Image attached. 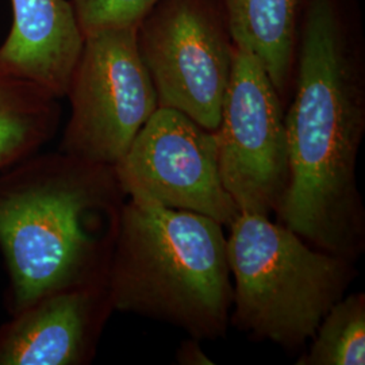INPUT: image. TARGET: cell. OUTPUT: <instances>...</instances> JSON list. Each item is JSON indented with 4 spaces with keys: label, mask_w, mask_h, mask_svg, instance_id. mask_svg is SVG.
I'll return each mask as SVG.
<instances>
[{
    "label": "cell",
    "mask_w": 365,
    "mask_h": 365,
    "mask_svg": "<svg viewBox=\"0 0 365 365\" xmlns=\"http://www.w3.org/2000/svg\"><path fill=\"white\" fill-rule=\"evenodd\" d=\"M295 66L284 113L289 184L276 218L315 248L356 261L365 247L364 66L339 0H309Z\"/></svg>",
    "instance_id": "6da1fadb"
},
{
    "label": "cell",
    "mask_w": 365,
    "mask_h": 365,
    "mask_svg": "<svg viewBox=\"0 0 365 365\" xmlns=\"http://www.w3.org/2000/svg\"><path fill=\"white\" fill-rule=\"evenodd\" d=\"M125 199L115 167L58 149L0 170L9 315L52 292L107 284Z\"/></svg>",
    "instance_id": "7a4b0ae2"
},
{
    "label": "cell",
    "mask_w": 365,
    "mask_h": 365,
    "mask_svg": "<svg viewBox=\"0 0 365 365\" xmlns=\"http://www.w3.org/2000/svg\"><path fill=\"white\" fill-rule=\"evenodd\" d=\"M230 276L221 223L126 194L107 274L114 312L167 322L199 341L222 339L230 327Z\"/></svg>",
    "instance_id": "3957f363"
},
{
    "label": "cell",
    "mask_w": 365,
    "mask_h": 365,
    "mask_svg": "<svg viewBox=\"0 0 365 365\" xmlns=\"http://www.w3.org/2000/svg\"><path fill=\"white\" fill-rule=\"evenodd\" d=\"M229 227L230 325L250 339L298 349L345 295L357 274L354 261L315 248L260 214L240 212Z\"/></svg>",
    "instance_id": "277c9868"
},
{
    "label": "cell",
    "mask_w": 365,
    "mask_h": 365,
    "mask_svg": "<svg viewBox=\"0 0 365 365\" xmlns=\"http://www.w3.org/2000/svg\"><path fill=\"white\" fill-rule=\"evenodd\" d=\"M138 26L114 27L84 37L66 96L71 117L58 150L115 167L158 107L141 58Z\"/></svg>",
    "instance_id": "5b68a950"
},
{
    "label": "cell",
    "mask_w": 365,
    "mask_h": 365,
    "mask_svg": "<svg viewBox=\"0 0 365 365\" xmlns=\"http://www.w3.org/2000/svg\"><path fill=\"white\" fill-rule=\"evenodd\" d=\"M137 42L158 107L217 130L235 48L221 0H160L140 22Z\"/></svg>",
    "instance_id": "8992f818"
},
{
    "label": "cell",
    "mask_w": 365,
    "mask_h": 365,
    "mask_svg": "<svg viewBox=\"0 0 365 365\" xmlns=\"http://www.w3.org/2000/svg\"><path fill=\"white\" fill-rule=\"evenodd\" d=\"M283 99L260 60L235 45L215 130L220 173L240 212L269 217L289 184Z\"/></svg>",
    "instance_id": "52a82bcc"
},
{
    "label": "cell",
    "mask_w": 365,
    "mask_h": 365,
    "mask_svg": "<svg viewBox=\"0 0 365 365\" xmlns=\"http://www.w3.org/2000/svg\"><path fill=\"white\" fill-rule=\"evenodd\" d=\"M125 194L138 191L167 209L230 226L240 215L220 173L215 131L180 111L157 107L115 165Z\"/></svg>",
    "instance_id": "ba28073f"
},
{
    "label": "cell",
    "mask_w": 365,
    "mask_h": 365,
    "mask_svg": "<svg viewBox=\"0 0 365 365\" xmlns=\"http://www.w3.org/2000/svg\"><path fill=\"white\" fill-rule=\"evenodd\" d=\"M113 313L106 283L45 295L0 325V365H88Z\"/></svg>",
    "instance_id": "9c48e42d"
},
{
    "label": "cell",
    "mask_w": 365,
    "mask_h": 365,
    "mask_svg": "<svg viewBox=\"0 0 365 365\" xmlns=\"http://www.w3.org/2000/svg\"><path fill=\"white\" fill-rule=\"evenodd\" d=\"M13 26L0 57L58 99L83 49L84 36L71 1L11 0Z\"/></svg>",
    "instance_id": "30bf717a"
},
{
    "label": "cell",
    "mask_w": 365,
    "mask_h": 365,
    "mask_svg": "<svg viewBox=\"0 0 365 365\" xmlns=\"http://www.w3.org/2000/svg\"><path fill=\"white\" fill-rule=\"evenodd\" d=\"M233 43L253 53L282 99L292 90L309 0H221Z\"/></svg>",
    "instance_id": "8fae6325"
},
{
    "label": "cell",
    "mask_w": 365,
    "mask_h": 365,
    "mask_svg": "<svg viewBox=\"0 0 365 365\" xmlns=\"http://www.w3.org/2000/svg\"><path fill=\"white\" fill-rule=\"evenodd\" d=\"M60 117V99L0 57V170L42 150Z\"/></svg>",
    "instance_id": "7c38bea8"
},
{
    "label": "cell",
    "mask_w": 365,
    "mask_h": 365,
    "mask_svg": "<svg viewBox=\"0 0 365 365\" xmlns=\"http://www.w3.org/2000/svg\"><path fill=\"white\" fill-rule=\"evenodd\" d=\"M297 365L365 364V294L344 295L327 312Z\"/></svg>",
    "instance_id": "4fadbf2b"
},
{
    "label": "cell",
    "mask_w": 365,
    "mask_h": 365,
    "mask_svg": "<svg viewBox=\"0 0 365 365\" xmlns=\"http://www.w3.org/2000/svg\"><path fill=\"white\" fill-rule=\"evenodd\" d=\"M160 0H71L83 36L114 29L138 26Z\"/></svg>",
    "instance_id": "5bb4252c"
},
{
    "label": "cell",
    "mask_w": 365,
    "mask_h": 365,
    "mask_svg": "<svg viewBox=\"0 0 365 365\" xmlns=\"http://www.w3.org/2000/svg\"><path fill=\"white\" fill-rule=\"evenodd\" d=\"M176 361L180 365H212L209 356L200 346L199 339H184L179 349L176 351Z\"/></svg>",
    "instance_id": "9a60e30c"
}]
</instances>
